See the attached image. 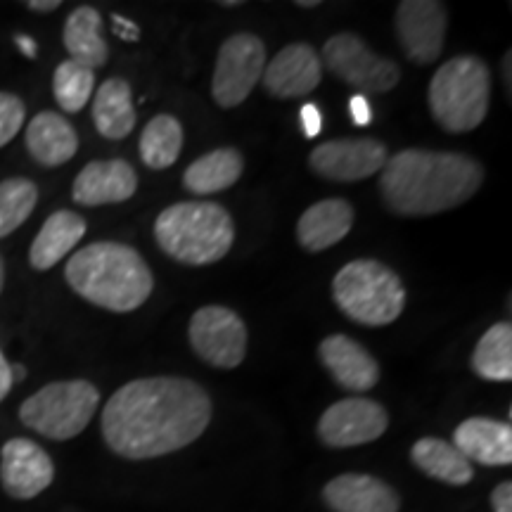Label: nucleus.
<instances>
[{
	"label": "nucleus",
	"mask_w": 512,
	"mask_h": 512,
	"mask_svg": "<svg viewBox=\"0 0 512 512\" xmlns=\"http://www.w3.org/2000/svg\"><path fill=\"white\" fill-rule=\"evenodd\" d=\"M27 150L41 166H60L79 150V133L57 112H41L27 126Z\"/></svg>",
	"instance_id": "obj_22"
},
{
	"label": "nucleus",
	"mask_w": 512,
	"mask_h": 512,
	"mask_svg": "<svg viewBox=\"0 0 512 512\" xmlns=\"http://www.w3.org/2000/svg\"><path fill=\"white\" fill-rule=\"evenodd\" d=\"M64 278L79 297L100 309L131 313L155 290V275L133 247L124 242H93L69 256Z\"/></svg>",
	"instance_id": "obj_3"
},
{
	"label": "nucleus",
	"mask_w": 512,
	"mask_h": 512,
	"mask_svg": "<svg viewBox=\"0 0 512 512\" xmlns=\"http://www.w3.org/2000/svg\"><path fill=\"white\" fill-rule=\"evenodd\" d=\"M491 508L494 512H512V484L503 482L498 484L491 494Z\"/></svg>",
	"instance_id": "obj_35"
},
{
	"label": "nucleus",
	"mask_w": 512,
	"mask_h": 512,
	"mask_svg": "<svg viewBox=\"0 0 512 512\" xmlns=\"http://www.w3.org/2000/svg\"><path fill=\"white\" fill-rule=\"evenodd\" d=\"M351 228H354V207L342 197H328L304 211L297 223V240L309 252H325L347 238Z\"/></svg>",
	"instance_id": "obj_20"
},
{
	"label": "nucleus",
	"mask_w": 512,
	"mask_h": 512,
	"mask_svg": "<svg viewBox=\"0 0 512 512\" xmlns=\"http://www.w3.org/2000/svg\"><path fill=\"white\" fill-rule=\"evenodd\" d=\"M93 88H95L93 69L83 67V64L72 62V60H64L62 64H57L53 74V93H55L57 105H60L64 112L69 114L81 112L83 107L91 102Z\"/></svg>",
	"instance_id": "obj_29"
},
{
	"label": "nucleus",
	"mask_w": 512,
	"mask_h": 512,
	"mask_svg": "<svg viewBox=\"0 0 512 512\" xmlns=\"http://www.w3.org/2000/svg\"><path fill=\"white\" fill-rule=\"evenodd\" d=\"M55 479L53 460L36 441L10 439L0 448V482L5 494L29 501L48 489Z\"/></svg>",
	"instance_id": "obj_14"
},
{
	"label": "nucleus",
	"mask_w": 512,
	"mask_h": 512,
	"mask_svg": "<svg viewBox=\"0 0 512 512\" xmlns=\"http://www.w3.org/2000/svg\"><path fill=\"white\" fill-rule=\"evenodd\" d=\"M446 5L437 0H403L396 5V34L403 53L415 64H434L444 53Z\"/></svg>",
	"instance_id": "obj_13"
},
{
	"label": "nucleus",
	"mask_w": 512,
	"mask_h": 512,
	"mask_svg": "<svg viewBox=\"0 0 512 512\" xmlns=\"http://www.w3.org/2000/svg\"><path fill=\"white\" fill-rule=\"evenodd\" d=\"M320 62L349 86L358 88L361 95L389 93L401 79L399 64L380 57L361 36L349 34V31L328 38Z\"/></svg>",
	"instance_id": "obj_8"
},
{
	"label": "nucleus",
	"mask_w": 512,
	"mask_h": 512,
	"mask_svg": "<svg viewBox=\"0 0 512 512\" xmlns=\"http://www.w3.org/2000/svg\"><path fill=\"white\" fill-rule=\"evenodd\" d=\"M136 105L131 86L124 79H107L95 91L93 121L102 138L124 140L136 128Z\"/></svg>",
	"instance_id": "obj_24"
},
{
	"label": "nucleus",
	"mask_w": 512,
	"mask_h": 512,
	"mask_svg": "<svg viewBox=\"0 0 512 512\" xmlns=\"http://www.w3.org/2000/svg\"><path fill=\"white\" fill-rule=\"evenodd\" d=\"M100 406L98 387L86 380L50 382L19 408V420L43 437L67 441L79 437Z\"/></svg>",
	"instance_id": "obj_7"
},
{
	"label": "nucleus",
	"mask_w": 512,
	"mask_h": 512,
	"mask_svg": "<svg viewBox=\"0 0 512 512\" xmlns=\"http://www.w3.org/2000/svg\"><path fill=\"white\" fill-rule=\"evenodd\" d=\"M266 69V46L259 36L240 31L219 48L214 76H211V98L223 110H233L252 95L256 81Z\"/></svg>",
	"instance_id": "obj_9"
},
{
	"label": "nucleus",
	"mask_w": 512,
	"mask_h": 512,
	"mask_svg": "<svg viewBox=\"0 0 512 512\" xmlns=\"http://www.w3.org/2000/svg\"><path fill=\"white\" fill-rule=\"evenodd\" d=\"M349 117L354 119L356 126H368L370 121H373V107H370V102L366 95L356 93L349 98Z\"/></svg>",
	"instance_id": "obj_32"
},
{
	"label": "nucleus",
	"mask_w": 512,
	"mask_h": 512,
	"mask_svg": "<svg viewBox=\"0 0 512 512\" xmlns=\"http://www.w3.org/2000/svg\"><path fill=\"white\" fill-rule=\"evenodd\" d=\"M318 0H297V8H318Z\"/></svg>",
	"instance_id": "obj_40"
},
{
	"label": "nucleus",
	"mask_w": 512,
	"mask_h": 512,
	"mask_svg": "<svg viewBox=\"0 0 512 512\" xmlns=\"http://www.w3.org/2000/svg\"><path fill=\"white\" fill-rule=\"evenodd\" d=\"M387 147L375 138H339L313 147L309 166L313 174L337 183L366 181L387 164Z\"/></svg>",
	"instance_id": "obj_12"
},
{
	"label": "nucleus",
	"mask_w": 512,
	"mask_h": 512,
	"mask_svg": "<svg viewBox=\"0 0 512 512\" xmlns=\"http://www.w3.org/2000/svg\"><path fill=\"white\" fill-rule=\"evenodd\" d=\"M264 88L273 98L294 100L316 91L323 79L320 55L306 43H290L266 64Z\"/></svg>",
	"instance_id": "obj_15"
},
{
	"label": "nucleus",
	"mask_w": 512,
	"mask_h": 512,
	"mask_svg": "<svg viewBox=\"0 0 512 512\" xmlns=\"http://www.w3.org/2000/svg\"><path fill=\"white\" fill-rule=\"evenodd\" d=\"M12 373H10V363L5 361V356H3V351H0V401L5 399V396L10 394V389H12Z\"/></svg>",
	"instance_id": "obj_36"
},
{
	"label": "nucleus",
	"mask_w": 512,
	"mask_h": 512,
	"mask_svg": "<svg viewBox=\"0 0 512 512\" xmlns=\"http://www.w3.org/2000/svg\"><path fill=\"white\" fill-rule=\"evenodd\" d=\"M223 8H238V5H242L240 0H226V3H221Z\"/></svg>",
	"instance_id": "obj_43"
},
{
	"label": "nucleus",
	"mask_w": 512,
	"mask_h": 512,
	"mask_svg": "<svg viewBox=\"0 0 512 512\" xmlns=\"http://www.w3.org/2000/svg\"><path fill=\"white\" fill-rule=\"evenodd\" d=\"M62 41L69 53V60L79 62L83 67L93 69V72L95 67H102L110 57V46L102 36V15L91 5H81L67 17Z\"/></svg>",
	"instance_id": "obj_23"
},
{
	"label": "nucleus",
	"mask_w": 512,
	"mask_h": 512,
	"mask_svg": "<svg viewBox=\"0 0 512 512\" xmlns=\"http://www.w3.org/2000/svg\"><path fill=\"white\" fill-rule=\"evenodd\" d=\"M10 373H12V382H17V380H24V375H27V368L24 366H10Z\"/></svg>",
	"instance_id": "obj_39"
},
{
	"label": "nucleus",
	"mask_w": 512,
	"mask_h": 512,
	"mask_svg": "<svg viewBox=\"0 0 512 512\" xmlns=\"http://www.w3.org/2000/svg\"><path fill=\"white\" fill-rule=\"evenodd\" d=\"M484 183V169L458 152L401 150L380 176L387 209L399 216H434L470 200Z\"/></svg>",
	"instance_id": "obj_2"
},
{
	"label": "nucleus",
	"mask_w": 512,
	"mask_h": 512,
	"mask_svg": "<svg viewBox=\"0 0 512 512\" xmlns=\"http://www.w3.org/2000/svg\"><path fill=\"white\" fill-rule=\"evenodd\" d=\"M60 0H29L27 8L34 10V12H53L60 8Z\"/></svg>",
	"instance_id": "obj_37"
},
{
	"label": "nucleus",
	"mask_w": 512,
	"mask_h": 512,
	"mask_svg": "<svg viewBox=\"0 0 512 512\" xmlns=\"http://www.w3.org/2000/svg\"><path fill=\"white\" fill-rule=\"evenodd\" d=\"M411 460L427 477L451 486H465L475 477L470 460L456 446L437 437H425L415 441L411 448Z\"/></svg>",
	"instance_id": "obj_26"
},
{
	"label": "nucleus",
	"mask_w": 512,
	"mask_h": 512,
	"mask_svg": "<svg viewBox=\"0 0 512 512\" xmlns=\"http://www.w3.org/2000/svg\"><path fill=\"white\" fill-rule=\"evenodd\" d=\"M195 354L219 370L238 368L247 356V325L226 306H204L190 318L188 330Z\"/></svg>",
	"instance_id": "obj_10"
},
{
	"label": "nucleus",
	"mask_w": 512,
	"mask_h": 512,
	"mask_svg": "<svg viewBox=\"0 0 512 512\" xmlns=\"http://www.w3.org/2000/svg\"><path fill=\"white\" fill-rule=\"evenodd\" d=\"M299 119H302V128H304L306 138H316L320 133V128H323V114H320L318 105H313V102H306V105L302 107V112H299Z\"/></svg>",
	"instance_id": "obj_33"
},
{
	"label": "nucleus",
	"mask_w": 512,
	"mask_h": 512,
	"mask_svg": "<svg viewBox=\"0 0 512 512\" xmlns=\"http://www.w3.org/2000/svg\"><path fill=\"white\" fill-rule=\"evenodd\" d=\"M389 427V415L382 403L363 396L342 399L320 415L318 437L330 448L363 446L380 439Z\"/></svg>",
	"instance_id": "obj_11"
},
{
	"label": "nucleus",
	"mask_w": 512,
	"mask_h": 512,
	"mask_svg": "<svg viewBox=\"0 0 512 512\" xmlns=\"http://www.w3.org/2000/svg\"><path fill=\"white\" fill-rule=\"evenodd\" d=\"M211 413L209 394L188 377H140L105 403L102 437L128 460L169 456L202 437Z\"/></svg>",
	"instance_id": "obj_1"
},
{
	"label": "nucleus",
	"mask_w": 512,
	"mask_h": 512,
	"mask_svg": "<svg viewBox=\"0 0 512 512\" xmlns=\"http://www.w3.org/2000/svg\"><path fill=\"white\" fill-rule=\"evenodd\" d=\"M320 361L339 387L363 394L380 382V366L373 354L349 335H330L318 347Z\"/></svg>",
	"instance_id": "obj_16"
},
{
	"label": "nucleus",
	"mask_w": 512,
	"mask_h": 512,
	"mask_svg": "<svg viewBox=\"0 0 512 512\" xmlns=\"http://www.w3.org/2000/svg\"><path fill=\"white\" fill-rule=\"evenodd\" d=\"M491 74L477 55H458L448 60L430 81L432 117L448 133H470L484 124L489 114Z\"/></svg>",
	"instance_id": "obj_5"
},
{
	"label": "nucleus",
	"mask_w": 512,
	"mask_h": 512,
	"mask_svg": "<svg viewBox=\"0 0 512 512\" xmlns=\"http://www.w3.org/2000/svg\"><path fill=\"white\" fill-rule=\"evenodd\" d=\"M86 235V219L76 211L60 209L50 214L38 230L34 245L29 249V261L36 271H48L60 264Z\"/></svg>",
	"instance_id": "obj_21"
},
{
	"label": "nucleus",
	"mask_w": 512,
	"mask_h": 512,
	"mask_svg": "<svg viewBox=\"0 0 512 512\" xmlns=\"http://www.w3.org/2000/svg\"><path fill=\"white\" fill-rule=\"evenodd\" d=\"M112 31L117 34L121 41H138L140 38V27L131 19L121 17V15H112Z\"/></svg>",
	"instance_id": "obj_34"
},
{
	"label": "nucleus",
	"mask_w": 512,
	"mask_h": 512,
	"mask_svg": "<svg viewBox=\"0 0 512 512\" xmlns=\"http://www.w3.org/2000/svg\"><path fill=\"white\" fill-rule=\"evenodd\" d=\"M155 240L181 264L209 266L230 252L235 223L216 202H178L157 216Z\"/></svg>",
	"instance_id": "obj_4"
},
{
	"label": "nucleus",
	"mask_w": 512,
	"mask_h": 512,
	"mask_svg": "<svg viewBox=\"0 0 512 512\" xmlns=\"http://www.w3.org/2000/svg\"><path fill=\"white\" fill-rule=\"evenodd\" d=\"M183 150V126L171 114H157L150 124L143 128L138 152L145 166L162 171L176 164Z\"/></svg>",
	"instance_id": "obj_28"
},
{
	"label": "nucleus",
	"mask_w": 512,
	"mask_h": 512,
	"mask_svg": "<svg viewBox=\"0 0 512 512\" xmlns=\"http://www.w3.org/2000/svg\"><path fill=\"white\" fill-rule=\"evenodd\" d=\"M5 287V264H3V256H0V292Z\"/></svg>",
	"instance_id": "obj_41"
},
{
	"label": "nucleus",
	"mask_w": 512,
	"mask_h": 512,
	"mask_svg": "<svg viewBox=\"0 0 512 512\" xmlns=\"http://www.w3.org/2000/svg\"><path fill=\"white\" fill-rule=\"evenodd\" d=\"M242 169H245V162L235 147H219L195 159L185 169L183 185L192 195H216L238 183Z\"/></svg>",
	"instance_id": "obj_25"
},
{
	"label": "nucleus",
	"mask_w": 512,
	"mask_h": 512,
	"mask_svg": "<svg viewBox=\"0 0 512 512\" xmlns=\"http://www.w3.org/2000/svg\"><path fill=\"white\" fill-rule=\"evenodd\" d=\"M453 446L470 463L501 467L512 463V427L491 418H467L453 432Z\"/></svg>",
	"instance_id": "obj_19"
},
{
	"label": "nucleus",
	"mask_w": 512,
	"mask_h": 512,
	"mask_svg": "<svg viewBox=\"0 0 512 512\" xmlns=\"http://www.w3.org/2000/svg\"><path fill=\"white\" fill-rule=\"evenodd\" d=\"M138 190V174L124 159L86 164L72 185V197L83 207H102L131 200Z\"/></svg>",
	"instance_id": "obj_17"
},
{
	"label": "nucleus",
	"mask_w": 512,
	"mask_h": 512,
	"mask_svg": "<svg viewBox=\"0 0 512 512\" xmlns=\"http://www.w3.org/2000/svg\"><path fill=\"white\" fill-rule=\"evenodd\" d=\"M332 299L344 316L370 328L394 323L406 306V287L375 259L349 261L332 280Z\"/></svg>",
	"instance_id": "obj_6"
},
{
	"label": "nucleus",
	"mask_w": 512,
	"mask_h": 512,
	"mask_svg": "<svg viewBox=\"0 0 512 512\" xmlns=\"http://www.w3.org/2000/svg\"><path fill=\"white\" fill-rule=\"evenodd\" d=\"M325 503L335 512H399L401 498L382 479L373 475L347 472L339 475L323 489Z\"/></svg>",
	"instance_id": "obj_18"
},
{
	"label": "nucleus",
	"mask_w": 512,
	"mask_h": 512,
	"mask_svg": "<svg viewBox=\"0 0 512 512\" xmlns=\"http://www.w3.org/2000/svg\"><path fill=\"white\" fill-rule=\"evenodd\" d=\"M15 41H17V46H19V50H22L24 55H27V57H36V43L31 41L29 36H17Z\"/></svg>",
	"instance_id": "obj_38"
},
{
	"label": "nucleus",
	"mask_w": 512,
	"mask_h": 512,
	"mask_svg": "<svg viewBox=\"0 0 512 512\" xmlns=\"http://www.w3.org/2000/svg\"><path fill=\"white\" fill-rule=\"evenodd\" d=\"M472 370L489 382L512 380V325L508 320L491 325L472 351Z\"/></svg>",
	"instance_id": "obj_27"
},
{
	"label": "nucleus",
	"mask_w": 512,
	"mask_h": 512,
	"mask_svg": "<svg viewBox=\"0 0 512 512\" xmlns=\"http://www.w3.org/2000/svg\"><path fill=\"white\" fill-rule=\"evenodd\" d=\"M505 79H508V83H510V53L505 55Z\"/></svg>",
	"instance_id": "obj_42"
},
{
	"label": "nucleus",
	"mask_w": 512,
	"mask_h": 512,
	"mask_svg": "<svg viewBox=\"0 0 512 512\" xmlns=\"http://www.w3.org/2000/svg\"><path fill=\"white\" fill-rule=\"evenodd\" d=\"M27 119V107L12 93L0 91V147H5L22 131Z\"/></svg>",
	"instance_id": "obj_31"
},
{
	"label": "nucleus",
	"mask_w": 512,
	"mask_h": 512,
	"mask_svg": "<svg viewBox=\"0 0 512 512\" xmlns=\"http://www.w3.org/2000/svg\"><path fill=\"white\" fill-rule=\"evenodd\" d=\"M36 202L38 188L29 178H8L0 183V238L15 233L36 209Z\"/></svg>",
	"instance_id": "obj_30"
}]
</instances>
